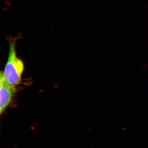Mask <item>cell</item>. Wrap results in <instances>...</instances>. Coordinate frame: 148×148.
<instances>
[{
	"mask_svg": "<svg viewBox=\"0 0 148 148\" xmlns=\"http://www.w3.org/2000/svg\"><path fill=\"white\" fill-rule=\"evenodd\" d=\"M21 35L19 33L16 37L8 35L7 39L9 44V56L5 64L3 75L5 80L11 86L16 87L20 84L24 69V64L16 54V44Z\"/></svg>",
	"mask_w": 148,
	"mask_h": 148,
	"instance_id": "obj_1",
	"label": "cell"
},
{
	"mask_svg": "<svg viewBox=\"0 0 148 148\" xmlns=\"http://www.w3.org/2000/svg\"><path fill=\"white\" fill-rule=\"evenodd\" d=\"M16 87L11 86L5 81L3 71L0 74V113H3L16 93Z\"/></svg>",
	"mask_w": 148,
	"mask_h": 148,
	"instance_id": "obj_2",
	"label": "cell"
}]
</instances>
